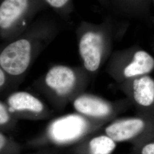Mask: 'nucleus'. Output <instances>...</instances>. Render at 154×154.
Listing matches in <instances>:
<instances>
[{"instance_id":"obj_1","label":"nucleus","mask_w":154,"mask_h":154,"mask_svg":"<svg viewBox=\"0 0 154 154\" xmlns=\"http://www.w3.org/2000/svg\"><path fill=\"white\" fill-rule=\"evenodd\" d=\"M61 30V23L55 17H38L23 33L3 43L0 51V67L12 75L25 77L39 55Z\"/></svg>"},{"instance_id":"obj_2","label":"nucleus","mask_w":154,"mask_h":154,"mask_svg":"<svg viewBox=\"0 0 154 154\" xmlns=\"http://www.w3.org/2000/svg\"><path fill=\"white\" fill-rule=\"evenodd\" d=\"M125 30L126 26H116L109 17L100 23L80 22L75 30L78 53L82 66L92 77L107 63L112 53L115 41Z\"/></svg>"},{"instance_id":"obj_3","label":"nucleus","mask_w":154,"mask_h":154,"mask_svg":"<svg viewBox=\"0 0 154 154\" xmlns=\"http://www.w3.org/2000/svg\"><path fill=\"white\" fill-rule=\"evenodd\" d=\"M93 77L83 66L54 65L32 86L48 100L53 108L62 111L72 100L85 91Z\"/></svg>"},{"instance_id":"obj_4","label":"nucleus","mask_w":154,"mask_h":154,"mask_svg":"<svg viewBox=\"0 0 154 154\" xmlns=\"http://www.w3.org/2000/svg\"><path fill=\"white\" fill-rule=\"evenodd\" d=\"M109 123L90 118L77 112L67 114L52 119L41 132L28 140L26 146L34 149L72 147Z\"/></svg>"},{"instance_id":"obj_5","label":"nucleus","mask_w":154,"mask_h":154,"mask_svg":"<svg viewBox=\"0 0 154 154\" xmlns=\"http://www.w3.org/2000/svg\"><path fill=\"white\" fill-rule=\"evenodd\" d=\"M48 8L44 0H1V40L6 43L16 38Z\"/></svg>"},{"instance_id":"obj_6","label":"nucleus","mask_w":154,"mask_h":154,"mask_svg":"<svg viewBox=\"0 0 154 154\" xmlns=\"http://www.w3.org/2000/svg\"><path fill=\"white\" fill-rule=\"evenodd\" d=\"M154 70V57L136 46L112 52L106 71L119 84L137 77L149 75Z\"/></svg>"},{"instance_id":"obj_7","label":"nucleus","mask_w":154,"mask_h":154,"mask_svg":"<svg viewBox=\"0 0 154 154\" xmlns=\"http://www.w3.org/2000/svg\"><path fill=\"white\" fill-rule=\"evenodd\" d=\"M116 143L134 146L154 132V116L137 114L130 117L116 118L100 130Z\"/></svg>"},{"instance_id":"obj_8","label":"nucleus","mask_w":154,"mask_h":154,"mask_svg":"<svg viewBox=\"0 0 154 154\" xmlns=\"http://www.w3.org/2000/svg\"><path fill=\"white\" fill-rule=\"evenodd\" d=\"M71 103L75 112L91 119L109 122L116 118L132 106L127 98L110 101L86 91L78 95Z\"/></svg>"},{"instance_id":"obj_9","label":"nucleus","mask_w":154,"mask_h":154,"mask_svg":"<svg viewBox=\"0 0 154 154\" xmlns=\"http://www.w3.org/2000/svg\"><path fill=\"white\" fill-rule=\"evenodd\" d=\"M19 120L42 121L53 116V111L38 97L25 91H16L4 100Z\"/></svg>"},{"instance_id":"obj_10","label":"nucleus","mask_w":154,"mask_h":154,"mask_svg":"<svg viewBox=\"0 0 154 154\" xmlns=\"http://www.w3.org/2000/svg\"><path fill=\"white\" fill-rule=\"evenodd\" d=\"M138 113L154 116V79L149 75L137 77L118 84Z\"/></svg>"},{"instance_id":"obj_11","label":"nucleus","mask_w":154,"mask_h":154,"mask_svg":"<svg viewBox=\"0 0 154 154\" xmlns=\"http://www.w3.org/2000/svg\"><path fill=\"white\" fill-rule=\"evenodd\" d=\"M116 144L115 140L100 130L72 146L68 152L70 154H112L116 147Z\"/></svg>"},{"instance_id":"obj_12","label":"nucleus","mask_w":154,"mask_h":154,"mask_svg":"<svg viewBox=\"0 0 154 154\" xmlns=\"http://www.w3.org/2000/svg\"><path fill=\"white\" fill-rule=\"evenodd\" d=\"M110 8L117 13L130 18L149 16L152 0H109Z\"/></svg>"},{"instance_id":"obj_13","label":"nucleus","mask_w":154,"mask_h":154,"mask_svg":"<svg viewBox=\"0 0 154 154\" xmlns=\"http://www.w3.org/2000/svg\"><path fill=\"white\" fill-rule=\"evenodd\" d=\"M25 77L12 75L0 67V95L4 100L11 94L17 91Z\"/></svg>"},{"instance_id":"obj_14","label":"nucleus","mask_w":154,"mask_h":154,"mask_svg":"<svg viewBox=\"0 0 154 154\" xmlns=\"http://www.w3.org/2000/svg\"><path fill=\"white\" fill-rule=\"evenodd\" d=\"M18 119L9 110L5 102L0 101V132L9 134L16 128Z\"/></svg>"},{"instance_id":"obj_15","label":"nucleus","mask_w":154,"mask_h":154,"mask_svg":"<svg viewBox=\"0 0 154 154\" xmlns=\"http://www.w3.org/2000/svg\"><path fill=\"white\" fill-rule=\"evenodd\" d=\"M61 19L67 20L74 11L72 0H44Z\"/></svg>"},{"instance_id":"obj_16","label":"nucleus","mask_w":154,"mask_h":154,"mask_svg":"<svg viewBox=\"0 0 154 154\" xmlns=\"http://www.w3.org/2000/svg\"><path fill=\"white\" fill-rule=\"evenodd\" d=\"M22 147L13 138L0 132V154H21Z\"/></svg>"},{"instance_id":"obj_17","label":"nucleus","mask_w":154,"mask_h":154,"mask_svg":"<svg viewBox=\"0 0 154 154\" xmlns=\"http://www.w3.org/2000/svg\"><path fill=\"white\" fill-rule=\"evenodd\" d=\"M130 154H154V132L140 142L132 146Z\"/></svg>"},{"instance_id":"obj_18","label":"nucleus","mask_w":154,"mask_h":154,"mask_svg":"<svg viewBox=\"0 0 154 154\" xmlns=\"http://www.w3.org/2000/svg\"><path fill=\"white\" fill-rule=\"evenodd\" d=\"M67 153L63 148L50 147L38 149L34 152L28 154H67Z\"/></svg>"},{"instance_id":"obj_19","label":"nucleus","mask_w":154,"mask_h":154,"mask_svg":"<svg viewBox=\"0 0 154 154\" xmlns=\"http://www.w3.org/2000/svg\"><path fill=\"white\" fill-rule=\"evenodd\" d=\"M99 4L105 8H110L109 0H97Z\"/></svg>"},{"instance_id":"obj_20","label":"nucleus","mask_w":154,"mask_h":154,"mask_svg":"<svg viewBox=\"0 0 154 154\" xmlns=\"http://www.w3.org/2000/svg\"><path fill=\"white\" fill-rule=\"evenodd\" d=\"M152 2L153 3V4L154 5V0H152Z\"/></svg>"}]
</instances>
